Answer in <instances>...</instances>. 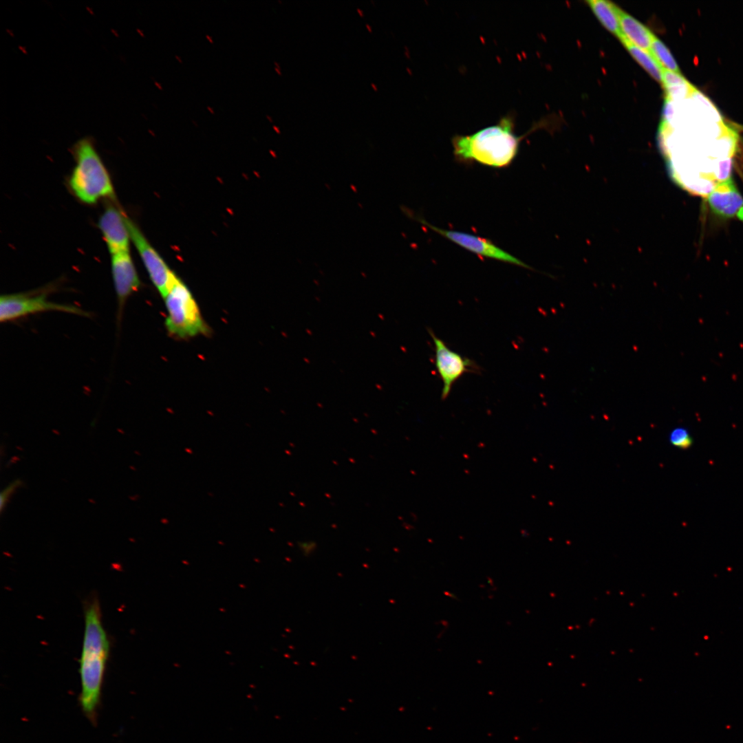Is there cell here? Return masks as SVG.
<instances>
[{
	"mask_svg": "<svg viewBox=\"0 0 743 743\" xmlns=\"http://www.w3.org/2000/svg\"><path fill=\"white\" fill-rule=\"evenodd\" d=\"M634 59L658 82L662 83L663 68L649 52L627 41L624 37L620 39Z\"/></svg>",
	"mask_w": 743,
	"mask_h": 743,
	"instance_id": "obj_14",
	"label": "cell"
},
{
	"mask_svg": "<svg viewBox=\"0 0 743 743\" xmlns=\"http://www.w3.org/2000/svg\"><path fill=\"white\" fill-rule=\"evenodd\" d=\"M111 269L120 315L128 298L140 287V280L129 251L111 255Z\"/></svg>",
	"mask_w": 743,
	"mask_h": 743,
	"instance_id": "obj_10",
	"label": "cell"
},
{
	"mask_svg": "<svg viewBox=\"0 0 743 743\" xmlns=\"http://www.w3.org/2000/svg\"><path fill=\"white\" fill-rule=\"evenodd\" d=\"M266 118H268V120H270V122H272V118H271L270 116H269L268 115H267V116H266Z\"/></svg>",
	"mask_w": 743,
	"mask_h": 743,
	"instance_id": "obj_31",
	"label": "cell"
},
{
	"mask_svg": "<svg viewBox=\"0 0 743 743\" xmlns=\"http://www.w3.org/2000/svg\"><path fill=\"white\" fill-rule=\"evenodd\" d=\"M273 128H274V130H276V131H277V133H280V132H279V128H278V127H277V126H274H274H273Z\"/></svg>",
	"mask_w": 743,
	"mask_h": 743,
	"instance_id": "obj_29",
	"label": "cell"
},
{
	"mask_svg": "<svg viewBox=\"0 0 743 743\" xmlns=\"http://www.w3.org/2000/svg\"><path fill=\"white\" fill-rule=\"evenodd\" d=\"M738 218L743 222V207L739 211L737 214Z\"/></svg>",
	"mask_w": 743,
	"mask_h": 743,
	"instance_id": "obj_22",
	"label": "cell"
},
{
	"mask_svg": "<svg viewBox=\"0 0 743 743\" xmlns=\"http://www.w3.org/2000/svg\"><path fill=\"white\" fill-rule=\"evenodd\" d=\"M127 215L115 204H108L99 217L98 228L111 255L129 251L130 233Z\"/></svg>",
	"mask_w": 743,
	"mask_h": 743,
	"instance_id": "obj_9",
	"label": "cell"
},
{
	"mask_svg": "<svg viewBox=\"0 0 743 743\" xmlns=\"http://www.w3.org/2000/svg\"><path fill=\"white\" fill-rule=\"evenodd\" d=\"M649 52L663 69L680 72L676 59L669 48L656 36L652 41Z\"/></svg>",
	"mask_w": 743,
	"mask_h": 743,
	"instance_id": "obj_15",
	"label": "cell"
},
{
	"mask_svg": "<svg viewBox=\"0 0 743 743\" xmlns=\"http://www.w3.org/2000/svg\"><path fill=\"white\" fill-rule=\"evenodd\" d=\"M415 219L441 236L474 254L519 267L530 268L528 265L519 259L487 239L457 230L440 228L418 217H416Z\"/></svg>",
	"mask_w": 743,
	"mask_h": 743,
	"instance_id": "obj_8",
	"label": "cell"
},
{
	"mask_svg": "<svg viewBox=\"0 0 743 743\" xmlns=\"http://www.w3.org/2000/svg\"><path fill=\"white\" fill-rule=\"evenodd\" d=\"M357 12L360 14V16H364L363 11L361 9L357 8Z\"/></svg>",
	"mask_w": 743,
	"mask_h": 743,
	"instance_id": "obj_24",
	"label": "cell"
},
{
	"mask_svg": "<svg viewBox=\"0 0 743 743\" xmlns=\"http://www.w3.org/2000/svg\"><path fill=\"white\" fill-rule=\"evenodd\" d=\"M515 119L512 114L503 116L493 125L471 135H455L451 139L456 160L463 163L478 162L493 167L509 166L517 155L519 144L525 136L515 133Z\"/></svg>",
	"mask_w": 743,
	"mask_h": 743,
	"instance_id": "obj_2",
	"label": "cell"
},
{
	"mask_svg": "<svg viewBox=\"0 0 743 743\" xmlns=\"http://www.w3.org/2000/svg\"><path fill=\"white\" fill-rule=\"evenodd\" d=\"M663 113V116L667 120H671L674 114V109L671 103V100L668 98L667 97L666 98Z\"/></svg>",
	"mask_w": 743,
	"mask_h": 743,
	"instance_id": "obj_21",
	"label": "cell"
},
{
	"mask_svg": "<svg viewBox=\"0 0 743 743\" xmlns=\"http://www.w3.org/2000/svg\"><path fill=\"white\" fill-rule=\"evenodd\" d=\"M45 312H61L82 316H89L86 311L76 305L58 303L48 300L43 292L6 294L0 297V321L1 322H8L28 315Z\"/></svg>",
	"mask_w": 743,
	"mask_h": 743,
	"instance_id": "obj_5",
	"label": "cell"
},
{
	"mask_svg": "<svg viewBox=\"0 0 743 743\" xmlns=\"http://www.w3.org/2000/svg\"><path fill=\"white\" fill-rule=\"evenodd\" d=\"M587 2L603 26L620 39L622 36L619 16L621 9L607 0H589Z\"/></svg>",
	"mask_w": 743,
	"mask_h": 743,
	"instance_id": "obj_13",
	"label": "cell"
},
{
	"mask_svg": "<svg viewBox=\"0 0 743 743\" xmlns=\"http://www.w3.org/2000/svg\"><path fill=\"white\" fill-rule=\"evenodd\" d=\"M127 221L131 241L138 250L153 285L163 299L177 276L169 268L136 224L128 216Z\"/></svg>",
	"mask_w": 743,
	"mask_h": 743,
	"instance_id": "obj_6",
	"label": "cell"
},
{
	"mask_svg": "<svg viewBox=\"0 0 743 743\" xmlns=\"http://www.w3.org/2000/svg\"><path fill=\"white\" fill-rule=\"evenodd\" d=\"M365 25L367 27V29L371 32L372 31L371 25L368 23H367Z\"/></svg>",
	"mask_w": 743,
	"mask_h": 743,
	"instance_id": "obj_25",
	"label": "cell"
},
{
	"mask_svg": "<svg viewBox=\"0 0 743 743\" xmlns=\"http://www.w3.org/2000/svg\"><path fill=\"white\" fill-rule=\"evenodd\" d=\"M22 486V481L21 480H15L10 483L1 493L0 495V508L2 513L5 508L7 503L8 502L10 496L14 493V491Z\"/></svg>",
	"mask_w": 743,
	"mask_h": 743,
	"instance_id": "obj_19",
	"label": "cell"
},
{
	"mask_svg": "<svg viewBox=\"0 0 743 743\" xmlns=\"http://www.w3.org/2000/svg\"><path fill=\"white\" fill-rule=\"evenodd\" d=\"M72 153L76 164L68 184L76 197L87 204H94L101 199H114V189L110 175L92 139L79 140L73 146Z\"/></svg>",
	"mask_w": 743,
	"mask_h": 743,
	"instance_id": "obj_3",
	"label": "cell"
},
{
	"mask_svg": "<svg viewBox=\"0 0 743 743\" xmlns=\"http://www.w3.org/2000/svg\"><path fill=\"white\" fill-rule=\"evenodd\" d=\"M85 629L82 653L79 660L81 680L80 702L89 718L94 720L99 703L100 691L109 654V640L102 623L101 610L97 598L85 606Z\"/></svg>",
	"mask_w": 743,
	"mask_h": 743,
	"instance_id": "obj_1",
	"label": "cell"
},
{
	"mask_svg": "<svg viewBox=\"0 0 743 743\" xmlns=\"http://www.w3.org/2000/svg\"><path fill=\"white\" fill-rule=\"evenodd\" d=\"M435 351V367L442 381L441 398L445 400L454 383L465 373L478 372V366L471 359L449 349L444 342L431 330Z\"/></svg>",
	"mask_w": 743,
	"mask_h": 743,
	"instance_id": "obj_7",
	"label": "cell"
},
{
	"mask_svg": "<svg viewBox=\"0 0 743 743\" xmlns=\"http://www.w3.org/2000/svg\"><path fill=\"white\" fill-rule=\"evenodd\" d=\"M163 299L166 310L164 324L170 336L188 339L208 333L196 300L178 277Z\"/></svg>",
	"mask_w": 743,
	"mask_h": 743,
	"instance_id": "obj_4",
	"label": "cell"
},
{
	"mask_svg": "<svg viewBox=\"0 0 743 743\" xmlns=\"http://www.w3.org/2000/svg\"><path fill=\"white\" fill-rule=\"evenodd\" d=\"M274 69H275V71H277V73L278 74L281 75V72H280V69L274 67Z\"/></svg>",
	"mask_w": 743,
	"mask_h": 743,
	"instance_id": "obj_27",
	"label": "cell"
},
{
	"mask_svg": "<svg viewBox=\"0 0 743 743\" xmlns=\"http://www.w3.org/2000/svg\"><path fill=\"white\" fill-rule=\"evenodd\" d=\"M670 444L680 449H687L693 444V438L689 430L684 427L673 429L669 435Z\"/></svg>",
	"mask_w": 743,
	"mask_h": 743,
	"instance_id": "obj_16",
	"label": "cell"
},
{
	"mask_svg": "<svg viewBox=\"0 0 743 743\" xmlns=\"http://www.w3.org/2000/svg\"><path fill=\"white\" fill-rule=\"evenodd\" d=\"M711 211L723 218H731L743 207V197L731 177L719 182L707 197Z\"/></svg>",
	"mask_w": 743,
	"mask_h": 743,
	"instance_id": "obj_11",
	"label": "cell"
},
{
	"mask_svg": "<svg viewBox=\"0 0 743 743\" xmlns=\"http://www.w3.org/2000/svg\"><path fill=\"white\" fill-rule=\"evenodd\" d=\"M207 109H208V111H210V112H211V114H214V113H215V111H213V109L212 107H211L210 106H207Z\"/></svg>",
	"mask_w": 743,
	"mask_h": 743,
	"instance_id": "obj_26",
	"label": "cell"
},
{
	"mask_svg": "<svg viewBox=\"0 0 743 743\" xmlns=\"http://www.w3.org/2000/svg\"><path fill=\"white\" fill-rule=\"evenodd\" d=\"M662 83L663 87H668L685 85L689 82L680 72L663 69Z\"/></svg>",
	"mask_w": 743,
	"mask_h": 743,
	"instance_id": "obj_18",
	"label": "cell"
},
{
	"mask_svg": "<svg viewBox=\"0 0 743 743\" xmlns=\"http://www.w3.org/2000/svg\"><path fill=\"white\" fill-rule=\"evenodd\" d=\"M371 85H372V87H373L374 89L378 90L377 86L375 84H374V83H371Z\"/></svg>",
	"mask_w": 743,
	"mask_h": 743,
	"instance_id": "obj_28",
	"label": "cell"
},
{
	"mask_svg": "<svg viewBox=\"0 0 743 743\" xmlns=\"http://www.w3.org/2000/svg\"><path fill=\"white\" fill-rule=\"evenodd\" d=\"M175 58H176L177 59V61H179L180 63H182V60H181V59H180V58L178 57V56H177V55H175Z\"/></svg>",
	"mask_w": 743,
	"mask_h": 743,
	"instance_id": "obj_30",
	"label": "cell"
},
{
	"mask_svg": "<svg viewBox=\"0 0 743 743\" xmlns=\"http://www.w3.org/2000/svg\"><path fill=\"white\" fill-rule=\"evenodd\" d=\"M667 97L669 99H682L693 94L696 89L691 83L664 87Z\"/></svg>",
	"mask_w": 743,
	"mask_h": 743,
	"instance_id": "obj_17",
	"label": "cell"
},
{
	"mask_svg": "<svg viewBox=\"0 0 743 743\" xmlns=\"http://www.w3.org/2000/svg\"><path fill=\"white\" fill-rule=\"evenodd\" d=\"M619 16L621 37H624L633 45L649 52L656 36L641 22L622 10L620 11Z\"/></svg>",
	"mask_w": 743,
	"mask_h": 743,
	"instance_id": "obj_12",
	"label": "cell"
},
{
	"mask_svg": "<svg viewBox=\"0 0 743 743\" xmlns=\"http://www.w3.org/2000/svg\"><path fill=\"white\" fill-rule=\"evenodd\" d=\"M298 547L303 555L308 556L315 551L316 543L311 540L301 541L299 542Z\"/></svg>",
	"mask_w": 743,
	"mask_h": 743,
	"instance_id": "obj_20",
	"label": "cell"
},
{
	"mask_svg": "<svg viewBox=\"0 0 743 743\" xmlns=\"http://www.w3.org/2000/svg\"><path fill=\"white\" fill-rule=\"evenodd\" d=\"M206 39H208V41H210V43H213V39H212V37H211V36L210 35H208V34H206Z\"/></svg>",
	"mask_w": 743,
	"mask_h": 743,
	"instance_id": "obj_23",
	"label": "cell"
}]
</instances>
